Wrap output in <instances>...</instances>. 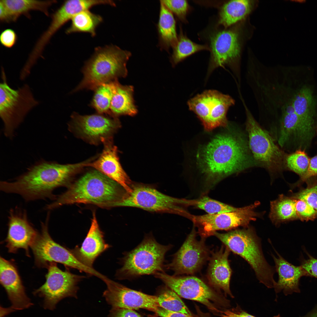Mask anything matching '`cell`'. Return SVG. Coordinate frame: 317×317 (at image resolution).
<instances>
[{"mask_svg":"<svg viewBox=\"0 0 317 317\" xmlns=\"http://www.w3.org/2000/svg\"><path fill=\"white\" fill-rule=\"evenodd\" d=\"M47 268L48 272L45 282L33 293L43 298L45 308L53 310L62 299L76 296L77 285L85 277L73 274L68 269L63 271L55 262L50 263Z\"/></svg>","mask_w":317,"mask_h":317,"instance_id":"obj_12","label":"cell"},{"mask_svg":"<svg viewBox=\"0 0 317 317\" xmlns=\"http://www.w3.org/2000/svg\"><path fill=\"white\" fill-rule=\"evenodd\" d=\"M269 217L276 224L298 219L295 199L292 197L280 195L277 199L270 202Z\"/></svg>","mask_w":317,"mask_h":317,"instance_id":"obj_31","label":"cell"},{"mask_svg":"<svg viewBox=\"0 0 317 317\" xmlns=\"http://www.w3.org/2000/svg\"><path fill=\"white\" fill-rule=\"evenodd\" d=\"M235 103L230 96L214 90H206L188 102L190 110L196 114L208 131L217 127L228 126L227 113Z\"/></svg>","mask_w":317,"mask_h":317,"instance_id":"obj_11","label":"cell"},{"mask_svg":"<svg viewBox=\"0 0 317 317\" xmlns=\"http://www.w3.org/2000/svg\"><path fill=\"white\" fill-rule=\"evenodd\" d=\"M230 252L228 248L222 246L218 251L213 253L209 264L208 278L214 287L233 297L230 287L232 274L228 260Z\"/></svg>","mask_w":317,"mask_h":317,"instance_id":"obj_23","label":"cell"},{"mask_svg":"<svg viewBox=\"0 0 317 317\" xmlns=\"http://www.w3.org/2000/svg\"><path fill=\"white\" fill-rule=\"evenodd\" d=\"M286 87L296 113L308 134L312 137L315 108L312 91L304 86L294 93L288 85Z\"/></svg>","mask_w":317,"mask_h":317,"instance_id":"obj_25","label":"cell"},{"mask_svg":"<svg viewBox=\"0 0 317 317\" xmlns=\"http://www.w3.org/2000/svg\"><path fill=\"white\" fill-rule=\"evenodd\" d=\"M158 297L160 307L166 310L195 317L178 295L170 289L165 288Z\"/></svg>","mask_w":317,"mask_h":317,"instance_id":"obj_35","label":"cell"},{"mask_svg":"<svg viewBox=\"0 0 317 317\" xmlns=\"http://www.w3.org/2000/svg\"><path fill=\"white\" fill-rule=\"evenodd\" d=\"M242 134L230 131L216 136L200 148L197 157L204 177L203 191H208L228 176L257 164Z\"/></svg>","mask_w":317,"mask_h":317,"instance_id":"obj_1","label":"cell"},{"mask_svg":"<svg viewBox=\"0 0 317 317\" xmlns=\"http://www.w3.org/2000/svg\"><path fill=\"white\" fill-rule=\"evenodd\" d=\"M301 317H317V306L307 314Z\"/></svg>","mask_w":317,"mask_h":317,"instance_id":"obj_48","label":"cell"},{"mask_svg":"<svg viewBox=\"0 0 317 317\" xmlns=\"http://www.w3.org/2000/svg\"><path fill=\"white\" fill-rule=\"evenodd\" d=\"M71 20L70 26L66 30V34L86 33L94 37L96 35V29L102 22L103 18L100 16L86 10L75 15Z\"/></svg>","mask_w":317,"mask_h":317,"instance_id":"obj_32","label":"cell"},{"mask_svg":"<svg viewBox=\"0 0 317 317\" xmlns=\"http://www.w3.org/2000/svg\"><path fill=\"white\" fill-rule=\"evenodd\" d=\"M213 235L249 264L260 283L268 288L274 287L276 282L274 278L275 268L265 259L260 240L252 228L237 229L223 233L215 232Z\"/></svg>","mask_w":317,"mask_h":317,"instance_id":"obj_5","label":"cell"},{"mask_svg":"<svg viewBox=\"0 0 317 317\" xmlns=\"http://www.w3.org/2000/svg\"><path fill=\"white\" fill-rule=\"evenodd\" d=\"M242 102L246 115L249 146L254 158L270 171H279L283 166L284 153L270 135L257 122L244 100Z\"/></svg>","mask_w":317,"mask_h":317,"instance_id":"obj_10","label":"cell"},{"mask_svg":"<svg viewBox=\"0 0 317 317\" xmlns=\"http://www.w3.org/2000/svg\"><path fill=\"white\" fill-rule=\"evenodd\" d=\"M69 125L78 136L93 144L111 139L121 127L117 117L98 113L82 115L75 112L71 116Z\"/></svg>","mask_w":317,"mask_h":317,"instance_id":"obj_14","label":"cell"},{"mask_svg":"<svg viewBox=\"0 0 317 317\" xmlns=\"http://www.w3.org/2000/svg\"><path fill=\"white\" fill-rule=\"evenodd\" d=\"M3 81L0 84V116L3 122L4 132L7 137L14 136L16 129L28 113L39 104L29 85H24L17 89L11 87L2 70Z\"/></svg>","mask_w":317,"mask_h":317,"instance_id":"obj_8","label":"cell"},{"mask_svg":"<svg viewBox=\"0 0 317 317\" xmlns=\"http://www.w3.org/2000/svg\"><path fill=\"white\" fill-rule=\"evenodd\" d=\"M258 202L235 211L214 214L191 215L190 219L198 227L200 235L206 237L219 230H228L239 226L247 227L260 214L255 211Z\"/></svg>","mask_w":317,"mask_h":317,"instance_id":"obj_13","label":"cell"},{"mask_svg":"<svg viewBox=\"0 0 317 317\" xmlns=\"http://www.w3.org/2000/svg\"><path fill=\"white\" fill-rule=\"evenodd\" d=\"M276 252L278 258L272 254L275 270L279 276L278 282L274 287L275 291L277 293L283 290L286 295L293 292L299 293V280L302 276H307L306 272L301 266H297L291 264L276 251Z\"/></svg>","mask_w":317,"mask_h":317,"instance_id":"obj_24","label":"cell"},{"mask_svg":"<svg viewBox=\"0 0 317 317\" xmlns=\"http://www.w3.org/2000/svg\"><path fill=\"white\" fill-rule=\"evenodd\" d=\"M0 283L5 289L14 310H21L32 303L26 295L16 266L14 262L0 258Z\"/></svg>","mask_w":317,"mask_h":317,"instance_id":"obj_21","label":"cell"},{"mask_svg":"<svg viewBox=\"0 0 317 317\" xmlns=\"http://www.w3.org/2000/svg\"><path fill=\"white\" fill-rule=\"evenodd\" d=\"M111 317H141L133 310L126 308H113Z\"/></svg>","mask_w":317,"mask_h":317,"instance_id":"obj_43","label":"cell"},{"mask_svg":"<svg viewBox=\"0 0 317 317\" xmlns=\"http://www.w3.org/2000/svg\"><path fill=\"white\" fill-rule=\"evenodd\" d=\"M103 143L104 147L101 154L94 161L88 162L86 167L94 168L119 184L127 193L130 192L133 183L120 163L117 147L111 139Z\"/></svg>","mask_w":317,"mask_h":317,"instance_id":"obj_20","label":"cell"},{"mask_svg":"<svg viewBox=\"0 0 317 317\" xmlns=\"http://www.w3.org/2000/svg\"><path fill=\"white\" fill-rule=\"evenodd\" d=\"M115 80L102 84L94 90L90 105L98 114L114 116L111 113L110 109Z\"/></svg>","mask_w":317,"mask_h":317,"instance_id":"obj_34","label":"cell"},{"mask_svg":"<svg viewBox=\"0 0 317 317\" xmlns=\"http://www.w3.org/2000/svg\"><path fill=\"white\" fill-rule=\"evenodd\" d=\"M173 13L161 0L157 25L159 45L162 49L168 50L173 48L178 41L175 19Z\"/></svg>","mask_w":317,"mask_h":317,"instance_id":"obj_29","label":"cell"},{"mask_svg":"<svg viewBox=\"0 0 317 317\" xmlns=\"http://www.w3.org/2000/svg\"><path fill=\"white\" fill-rule=\"evenodd\" d=\"M253 1L236 0L226 2L220 10L218 24L227 28L244 19L251 11Z\"/></svg>","mask_w":317,"mask_h":317,"instance_id":"obj_30","label":"cell"},{"mask_svg":"<svg viewBox=\"0 0 317 317\" xmlns=\"http://www.w3.org/2000/svg\"><path fill=\"white\" fill-rule=\"evenodd\" d=\"M154 275L180 297L199 302L211 310L218 311L214 303L218 298L217 296L200 279L194 276H171L165 272Z\"/></svg>","mask_w":317,"mask_h":317,"instance_id":"obj_15","label":"cell"},{"mask_svg":"<svg viewBox=\"0 0 317 317\" xmlns=\"http://www.w3.org/2000/svg\"><path fill=\"white\" fill-rule=\"evenodd\" d=\"M104 281L107 288L103 296L113 308H143L155 312L159 307L157 296L132 289L108 278Z\"/></svg>","mask_w":317,"mask_h":317,"instance_id":"obj_17","label":"cell"},{"mask_svg":"<svg viewBox=\"0 0 317 317\" xmlns=\"http://www.w3.org/2000/svg\"><path fill=\"white\" fill-rule=\"evenodd\" d=\"M134 87L123 85L115 80L110 110L112 115L118 117L121 115L133 116L137 112L133 97Z\"/></svg>","mask_w":317,"mask_h":317,"instance_id":"obj_28","label":"cell"},{"mask_svg":"<svg viewBox=\"0 0 317 317\" xmlns=\"http://www.w3.org/2000/svg\"><path fill=\"white\" fill-rule=\"evenodd\" d=\"M8 16L9 22L16 21L22 15L27 16L30 11L37 10L48 16V9L56 0H0Z\"/></svg>","mask_w":317,"mask_h":317,"instance_id":"obj_27","label":"cell"},{"mask_svg":"<svg viewBox=\"0 0 317 317\" xmlns=\"http://www.w3.org/2000/svg\"><path fill=\"white\" fill-rule=\"evenodd\" d=\"M127 192L118 183L100 171L87 172L65 192L57 197L45 209L53 210L63 205L74 203H91L111 206L121 200Z\"/></svg>","mask_w":317,"mask_h":317,"instance_id":"obj_3","label":"cell"},{"mask_svg":"<svg viewBox=\"0 0 317 317\" xmlns=\"http://www.w3.org/2000/svg\"><path fill=\"white\" fill-rule=\"evenodd\" d=\"M168 9L182 21H186V16L189 9L186 0H161Z\"/></svg>","mask_w":317,"mask_h":317,"instance_id":"obj_39","label":"cell"},{"mask_svg":"<svg viewBox=\"0 0 317 317\" xmlns=\"http://www.w3.org/2000/svg\"><path fill=\"white\" fill-rule=\"evenodd\" d=\"M173 48L170 60L173 66L196 52L203 50H210L207 45L198 44L192 41L184 34L181 28L177 42Z\"/></svg>","mask_w":317,"mask_h":317,"instance_id":"obj_33","label":"cell"},{"mask_svg":"<svg viewBox=\"0 0 317 317\" xmlns=\"http://www.w3.org/2000/svg\"><path fill=\"white\" fill-rule=\"evenodd\" d=\"M193 206L204 210L207 214H214L235 211L236 208L206 195L193 200Z\"/></svg>","mask_w":317,"mask_h":317,"instance_id":"obj_36","label":"cell"},{"mask_svg":"<svg viewBox=\"0 0 317 317\" xmlns=\"http://www.w3.org/2000/svg\"><path fill=\"white\" fill-rule=\"evenodd\" d=\"M196 234L194 226L182 246L174 254L171 262L166 265V269L172 271L174 275L194 274L207 258L208 251L204 240H198Z\"/></svg>","mask_w":317,"mask_h":317,"instance_id":"obj_16","label":"cell"},{"mask_svg":"<svg viewBox=\"0 0 317 317\" xmlns=\"http://www.w3.org/2000/svg\"><path fill=\"white\" fill-rule=\"evenodd\" d=\"M222 315L225 317H255L241 310H227ZM275 317H281L278 315Z\"/></svg>","mask_w":317,"mask_h":317,"instance_id":"obj_46","label":"cell"},{"mask_svg":"<svg viewBox=\"0 0 317 317\" xmlns=\"http://www.w3.org/2000/svg\"><path fill=\"white\" fill-rule=\"evenodd\" d=\"M88 160L73 164H62L41 161L28 168L14 181H1L0 190L20 195L26 201L49 199L54 200L57 188L67 185L72 176L80 170Z\"/></svg>","mask_w":317,"mask_h":317,"instance_id":"obj_2","label":"cell"},{"mask_svg":"<svg viewBox=\"0 0 317 317\" xmlns=\"http://www.w3.org/2000/svg\"><path fill=\"white\" fill-rule=\"evenodd\" d=\"M17 36L15 31L10 28L3 30L0 36L1 44L4 47L10 48L13 46L17 40Z\"/></svg>","mask_w":317,"mask_h":317,"instance_id":"obj_41","label":"cell"},{"mask_svg":"<svg viewBox=\"0 0 317 317\" xmlns=\"http://www.w3.org/2000/svg\"><path fill=\"white\" fill-rule=\"evenodd\" d=\"M155 312L161 317H190L185 314L168 311L160 307Z\"/></svg>","mask_w":317,"mask_h":317,"instance_id":"obj_45","label":"cell"},{"mask_svg":"<svg viewBox=\"0 0 317 317\" xmlns=\"http://www.w3.org/2000/svg\"><path fill=\"white\" fill-rule=\"evenodd\" d=\"M202 317H205V316H202Z\"/></svg>","mask_w":317,"mask_h":317,"instance_id":"obj_50","label":"cell"},{"mask_svg":"<svg viewBox=\"0 0 317 317\" xmlns=\"http://www.w3.org/2000/svg\"><path fill=\"white\" fill-rule=\"evenodd\" d=\"M131 55L129 51L114 45L96 48L82 68V80L73 92L94 90L102 84L125 77L128 73L127 63Z\"/></svg>","mask_w":317,"mask_h":317,"instance_id":"obj_4","label":"cell"},{"mask_svg":"<svg viewBox=\"0 0 317 317\" xmlns=\"http://www.w3.org/2000/svg\"><path fill=\"white\" fill-rule=\"evenodd\" d=\"M193 203V200L172 197L151 186L132 183L131 191L127 193L112 207H136L152 212L175 214L189 218L191 215L186 208L192 206Z\"/></svg>","mask_w":317,"mask_h":317,"instance_id":"obj_7","label":"cell"},{"mask_svg":"<svg viewBox=\"0 0 317 317\" xmlns=\"http://www.w3.org/2000/svg\"><path fill=\"white\" fill-rule=\"evenodd\" d=\"M278 142L281 147L286 144L293 135H296L304 141L311 139L296 113L292 104L288 105L279 117Z\"/></svg>","mask_w":317,"mask_h":317,"instance_id":"obj_26","label":"cell"},{"mask_svg":"<svg viewBox=\"0 0 317 317\" xmlns=\"http://www.w3.org/2000/svg\"><path fill=\"white\" fill-rule=\"evenodd\" d=\"M1 314L0 317H4L6 315H8L14 311V310L11 307L8 308H4L1 307Z\"/></svg>","mask_w":317,"mask_h":317,"instance_id":"obj_47","label":"cell"},{"mask_svg":"<svg viewBox=\"0 0 317 317\" xmlns=\"http://www.w3.org/2000/svg\"><path fill=\"white\" fill-rule=\"evenodd\" d=\"M110 247V246L105 242L103 233L99 227L94 212L90 227L81 246H76L70 250L80 263L87 268L93 269V265L96 259Z\"/></svg>","mask_w":317,"mask_h":317,"instance_id":"obj_22","label":"cell"},{"mask_svg":"<svg viewBox=\"0 0 317 317\" xmlns=\"http://www.w3.org/2000/svg\"><path fill=\"white\" fill-rule=\"evenodd\" d=\"M221 317H225L224 316H222H222H221Z\"/></svg>","mask_w":317,"mask_h":317,"instance_id":"obj_49","label":"cell"},{"mask_svg":"<svg viewBox=\"0 0 317 317\" xmlns=\"http://www.w3.org/2000/svg\"><path fill=\"white\" fill-rule=\"evenodd\" d=\"M171 245L158 243L152 235H146L134 249L124 253L121 259L122 267L115 274L119 280L131 279L141 276L164 272L166 254Z\"/></svg>","mask_w":317,"mask_h":317,"instance_id":"obj_6","label":"cell"},{"mask_svg":"<svg viewBox=\"0 0 317 317\" xmlns=\"http://www.w3.org/2000/svg\"><path fill=\"white\" fill-rule=\"evenodd\" d=\"M8 226L5 242L9 252L15 253L18 249H23L29 256V247H31L39 233L29 221L26 211L17 207L10 209Z\"/></svg>","mask_w":317,"mask_h":317,"instance_id":"obj_18","label":"cell"},{"mask_svg":"<svg viewBox=\"0 0 317 317\" xmlns=\"http://www.w3.org/2000/svg\"><path fill=\"white\" fill-rule=\"evenodd\" d=\"M310 160L304 151L298 150L288 155L286 158V163L291 170L303 176L308 170Z\"/></svg>","mask_w":317,"mask_h":317,"instance_id":"obj_37","label":"cell"},{"mask_svg":"<svg viewBox=\"0 0 317 317\" xmlns=\"http://www.w3.org/2000/svg\"><path fill=\"white\" fill-rule=\"evenodd\" d=\"M292 197L305 201L317 212V180L308 182L306 188L295 193Z\"/></svg>","mask_w":317,"mask_h":317,"instance_id":"obj_38","label":"cell"},{"mask_svg":"<svg viewBox=\"0 0 317 317\" xmlns=\"http://www.w3.org/2000/svg\"><path fill=\"white\" fill-rule=\"evenodd\" d=\"M317 176V155L312 158L309 161V165L307 171L301 181H305L312 176Z\"/></svg>","mask_w":317,"mask_h":317,"instance_id":"obj_44","label":"cell"},{"mask_svg":"<svg viewBox=\"0 0 317 317\" xmlns=\"http://www.w3.org/2000/svg\"><path fill=\"white\" fill-rule=\"evenodd\" d=\"M50 213L44 222H41V232L31 247L36 265L47 268L51 262L63 264L66 268L76 269L90 276L100 277L101 274L94 269L87 268L80 263L74 257L70 249L55 242L48 231Z\"/></svg>","mask_w":317,"mask_h":317,"instance_id":"obj_9","label":"cell"},{"mask_svg":"<svg viewBox=\"0 0 317 317\" xmlns=\"http://www.w3.org/2000/svg\"><path fill=\"white\" fill-rule=\"evenodd\" d=\"M301 266L306 272L307 276L317 278V259L309 255L308 259L302 261Z\"/></svg>","mask_w":317,"mask_h":317,"instance_id":"obj_42","label":"cell"},{"mask_svg":"<svg viewBox=\"0 0 317 317\" xmlns=\"http://www.w3.org/2000/svg\"><path fill=\"white\" fill-rule=\"evenodd\" d=\"M295 199V207L298 218L302 221L314 220L317 218V212L305 201Z\"/></svg>","mask_w":317,"mask_h":317,"instance_id":"obj_40","label":"cell"},{"mask_svg":"<svg viewBox=\"0 0 317 317\" xmlns=\"http://www.w3.org/2000/svg\"><path fill=\"white\" fill-rule=\"evenodd\" d=\"M239 38L238 32L233 29L219 31L210 36V71L237 61L240 52Z\"/></svg>","mask_w":317,"mask_h":317,"instance_id":"obj_19","label":"cell"}]
</instances>
